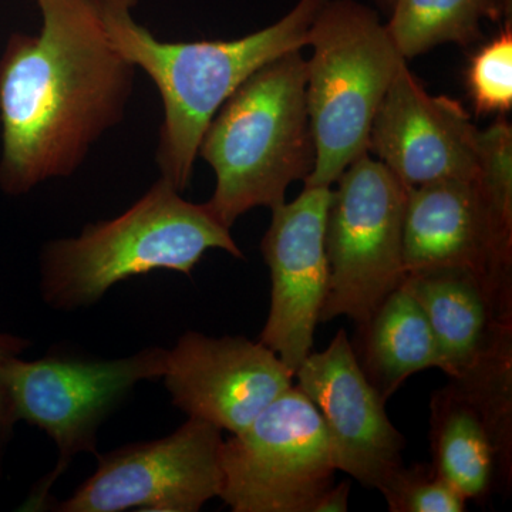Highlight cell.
<instances>
[{
	"mask_svg": "<svg viewBox=\"0 0 512 512\" xmlns=\"http://www.w3.org/2000/svg\"><path fill=\"white\" fill-rule=\"evenodd\" d=\"M36 2L39 35L15 33L0 57V190L13 197L76 173L123 120L136 76L97 0Z\"/></svg>",
	"mask_w": 512,
	"mask_h": 512,
	"instance_id": "cell-1",
	"label": "cell"
},
{
	"mask_svg": "<svg viewBox=\"0 0 512 512\" xmlns=\"http://www.w3.org/2000/svg\"><path fill=\"white\" fill-rule=\"evenodd\" d=\"M326 0H298L268 28L235 40L161 42L133 16L138 0H97L104 29L128 62L156 83L163 100L157 164L175 190L190 187L202 136L217 111L248 77L278 57L308 45Z\"/></svg>",
	"mask_w": 512,
	"mask_h": 512,
	"instance_id": "cell-2",
	"label": "cell"
},
{
	"mask_svg": "<svg viewBox=\"0 0 512 512\" xmlns=\"http://www.w3.org/2000/svg\"><path fill=\"white\" fill-rule=\"evenodd\" d=\"M306 82L308 62L293 50L256 70L208 124L198 156L217 185L205 205L225 227L254 208L284 204L289 185L311 175L316 150Z\"/></svg>",
	"mask_w": 512,
	"mask_h": 512,
	"instance_id": "cell-3",
	"label": "cell"
},
{
	"mask_svg": "<svg viewBox=\"0 0 512 512\" xmlns=\"http://www.w3.org/2000/svg\"><path fill=\"white\" fill-rule=\"evenodd\" d=\"M210 249L244 258L231 228L160 177L119 217L47 242L40 254V292L56 311H79L134 276L161 269L191 275Z\"/></svg>",
	"mask_w": 512,
	"mask_h": 512,
	"instance_id": "cell-4",
	"label": "cell"
},
{
	"mask_svg": "<svg viewBox=\"0 0 512 512\" xmlns=\"http://www.w3.org/2000/svg\"><path fill=\"white\" fill-rule=\"evenodd\" d=\"M309 121L316 160L305 188L332 187L369 153L380 104L406 60L375 10L356 0H326L308 32Z\"/></svg>",
	"mask_w": 512,
	"mask_h": 512,
	"instance_id": "cell-5",
	"label": "cell"
},
{
	"mask_svg": "<svg viewBox=\"0 0 512 512\" xmlns=\"http://www.w3.org/2000/svg\"><path fill=\"white\" fill-rule=\"evenodd\" d=\"M336 184L326 218L329 282L319 323L346 316L359 326L406 279L407 187L369 153L353 161Z\"/></svg>",
	"mask_w": 512,
	"mask_h": 512,
	"instance_id": "cell-6",
	"label": "cell"
},
{
	"mask_svg": "<svg viewBox=\"0 0 512 512\" xmlns=\"http://www.w3.org/2000/svg\"><path fill=\"white\" fill-rule=\"evenodd\" d=\"M167 350L147 348L113 360L64 356L10 360L9 380L19 421L45 431L59 453L56 467L37 485L25 510L46 507L50 488L70 461L82 453H96L101 424L138 383L164 376Z\"/></svg>",
	"mask_w": 512,
	"mask_h": 512,
	"instance_id": "cell-7",
	"label": "cell"
},
{
	"mask_svg": "<svg viewBox=\"0 0 512 512\" xmlns=\"http://www.w3.org/2000/svg\"><path fill=\"white\" fill-rule=\"evenodd\" d=\"M221 470L234 512H313L338 467L318 409L292 386L222 441Z\"/></svg>",
	"mask_w": 512,
	"mask_h": 512,
	"instance_id": "cell-8",
	"label": "cell"
},
{
	"mask_svg": "<svg viewBox=\"0 0 512 512\" xmlns=\"http://www.w3.org/2000/svg\"><path fill=\"white\" fill-rule=\"evenodd\" d=\"M222 441L218 427L188 417L163 439L101 454L93 476L57 511H200L221 494Z\"/></svg>",
	"mask_w": 512,
	"mask_h": 512,
	"instance_id": "cell-9",
	"label": "cell"
},
{
	"mask_svg": "<svg viewBox=\"0 0 512 512\" xmlns=\"http://www.w3.org/2000/svg\"><path fill=\"white\" fill-rule=\"evenodd\" d=\"M161 379L181 412L235 434L291 389L295 373L259 340L185 332Z\"/></svg>",
	"mask_w": 512,
	"mask_h": 512,
	"instance_id": "cell-10",
	"label": "cell"
},
{
	"mask_svg": "<svg viewBox=\"0 0 512 512\" xmlns=\"http://www.w3.org/2000/svg\"><path fill=\"white\" fill-rule=\"evenodd\" d=\"M330 201V187L305 188L295 201L272 210V222L262 241L272 292L259 342L293 373L312 353L328 291L325 231Z\"/></svg>",
	"mask_w": 512,
	"mask_h": 512,
	"instance_id": "cell-11",
	"label": "cell"
},
{
	"mask_svg": "<svg viewBox=\"0 0 512 512\" xmlns=\"http://www.w3.org/2000/svg\"><path fill=\"white\" fill-rule=\"evenodd\" d=\"M296 386L325 424L338 471L380 490L403 466V434L386 413V400L366 379L345 330L296 370Z\"/></svg>",
	"mask_w": 512,
	"mask_h": 512,
	"instance_id": "cell-12",
	"label": "cell"
},
{
	"mask_svg": "<svg viewBox=\"0 0 512 512\" xmlns=\"http://www.w3.org/2000/svg\"><path fill=\"white\" fill-rule=\"evenodd\" d=\"M407 188L474 180L480 130L457 101L431 96L403 63L377 110L369 147Z\"/></svg>",
	"mask_w": 512,
	"mask_h": 512,
	"instance_id": "cell-13",
	"label": "cell"
},
{
	"mask_svg": "<svg viewBox=\"0 0 512 512\" xmlns=\"http://www.w3.org/2000/svg\"><path fill=\"white\" fill-rule=\"evenodd\" d=\"M403 261L407 275L468 269L487 284L501 311L512 315V271L498 259L476 178L407 188Z\"/></svg>",
	"mask_w": 512,
	"mask_h": 512,
	"instance_id": "cell-14",
	"label": "cell"
},
{
	"mask_svg": "<svg viewBox=\"0 0 512 512\" xmlns=\"http://www.w3.org/2000/svg\"><path fill=\"white\" fill-rule=\"evenodd\" d=\"M433 330L441 372L460 375L512 335V315L501 311L487 284L461 268L431 269L404 279Z\"/></svg>",
	"mask_w": 512,
	"mask_h": 512,
	"instance_id": "cell-15",
	"label": "cell"
},
{
	"mask_svg": "<svg viewBox=\"0 0 512 512\" xmlns=\"http://www.w3.org/2000/svg\"><path fill=\"white\" fill-rule=\"evenodd\" d=\"M429 437L431 464L467 501L485 504L494 491L510 493L512 473L490 429L451 382L431 397Z\"/></svg>",
	"mask_w": 512,
	"mask_h": 512,
	"instance_id": "cell-16",
	"label": "cell"
},
{
	"mask_svg": "<svg viewBox=\"0 0 512 512\" xmlns=\"http://www.w3.org/2000/svg\"><path fill=\"white\" fill-rule=\"evenodd\" d=\"M350 343L366 379L386 402L410 376L443 366L429 319L404 282L357 326Z\"/></svg>",
	"mask_w": 512,
	"mask_h": 512,
	"instance_id": "cell-17",
	"label": "cell"
},
{
	"mask_svg": "<svg viewBox=\"0 0 512 512\" xmlns=\"http://www.w3.org/2000/svg\"><path fill=\"white\" fill-rule=\"evenodd\" d=\"M511 0H393L387 30L404 60L444 43L470 45L484 20L500 19Z\"/></svg>",
	"mask_w": 512,
	"mask_h": 512,
	"instance_id": "cell-18",
	"label": "cell"
},
{
	"mask_svg": "<svg viewBox=\"0 0 512 512\" xmlns=\"http://www.w3.org/2000/svg\"><path fill=\"white\" fill-rule=\"evenodd\" d=\"M450 382L476 407L512 473V335Z\"/></svg>",
	"mask_w": 512,
	"mask_h": 512,
	"instance_id": "cell-19",
	"label": "cell"
},
{
	"mask_svg": "<svg viewBox=\"0 0 512 512\" xmlns=\"http://www.w3.org/2000/svg\"><path fill=\"white\" fill-rule=\"evenodd\" d=\"M476 183L498 259L512 271V130L504 119L480 131Z\"/></svg>",
	"mask_w": 512,
	"mask_h": 512,
	"instance_id": "cell-20",
	"label": "cell"
},
{
	"mask_svg": "<svg viewBox=\"0 0 512 512\" xmlns=\"http://www.w3.org/2000/svg\"><path fill=\"white\" fill-rule=\"evenodd\" d=\"M379 491L392 512H464L467 507L466 498L433 464H403Z\"/></svg>",
	"mask_w": 512,
	"mask_h": 512,
	"instance_id": "cell-21",
	"label": "cell"
},
{
	"mask_svg": "<svg viewBox=\"0 0 512 512\" xmlns=\"http://www.w3.org/2000/svg\"><path fill=\"white\" fill-rule=\"evenodd\" d=\"M468 86L478 113H505L512 106V30L508 23L471 60Z\"/></svg>",
	"mask_w": 512,
	"mask_h": 512,
	"instance_id": "cell-22",
	"label": "cell"
},
{
	"mask_svg": "<svg viewBox=\"0 0 512 512\" xmlns=\"http://www.w3.org/2000/svg\"><path fill=\"white\" fill-rule=\"evenodd\" d=\"M29 346V340L0 332V461L12 440L16 423H19L15 397L10 386L9 363L13 357L22 355Z\"/></svg>",
	"mask_w": 512,
	"mask_h": 512,
	"instance_id": "cell-23",
	"label": "cell"
},
{
	"mask_svg": "<svg viewBox=\"0 0 512 512\" xmlns=\"http://www.w3.org/2000/svg\"><path fill=\"white\" fill-rule=\"evenodd\" d=\"M350 484L348 481L336 485L333 483L328 490L320 495L313 512H346L349 510Z\"/></svg>",
	"mask_w": 512,
	"mask_h": 512,
	"instance_id": "cell-24",
	"label": "cell"
},
{
	"mask_svg": "<svg viewBox=\"0 0 512 512\" xmlns=\"http://www.w3.org/2000/svg\"><path fill=\"white\" fill-rule=\"evenodd\" d=\"M383 2L386 3V5H389L390 8H392L393 0H383Z\"/></svg>",
	"mask_w": 512,
	"mask_h": 512,
	"instance_id": "cell-25",
	"label": "cell"
}]
</instances>
